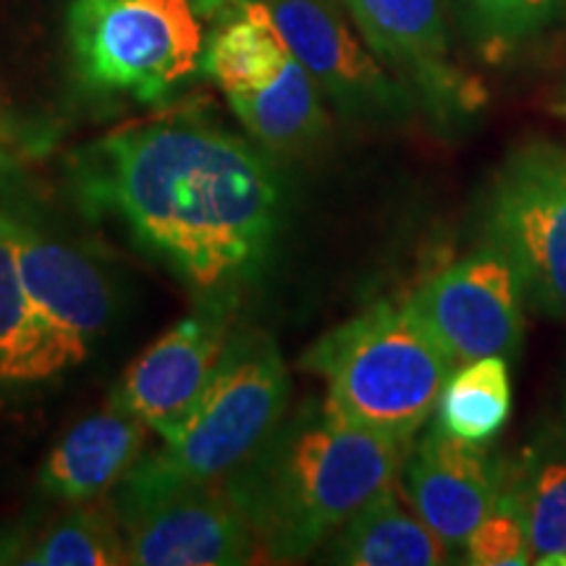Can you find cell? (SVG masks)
Instances as JSON below:
<instances>
[{"label":"cell","instance_id":"cell-1","mask_svg":"<svg viewBox=\"0 0 566 566\" xmlns=\"http://www.w3.org/2000/svg\"><path fill=\"white\" fill-rule=\"evenodd\" d=\"M76 197L189 286L221 292L265 265L281 221L273 166L233 134L189 122L113 132L74 155Z\"/></svg>","mask_w":566,"mask_h":566},{"label":"cell","instance_id":"cell-2","mask_svg":"<svg viewBox=\"0 0 566 566\" xmlns=\"http://www.w3.org/2000/svg\"><path fill=\"white\" fill-rule=\"evenodd\" d=\"M415 438L359 428L307 399L221 488L273 562H302L401 478Z\"/></svg>","mask_w":566,"mask_h":566},{"label":"cell","instance_id":"cell-3","mask_svg":"<svg viewBox=\"0 0 566 566\" xmlns=\"http://www.w3.org/2000/svg\"><path fill=\"white\" fill-rule=\"evenodd\" d=\"M289 370L279 344L258 328L231 334L221 365L163 449L142 457L116 485L113 512L189 485H218L239 470L286 417Z\"/></svg>","mask_w":566,"mask_h":566},{"label":"cell","instance_id":"cell-4","mask_svg":"<svg viewBox=\"0 0 566 566\" xmlns=\"http://www.w3.org/2000/svg\"><path fill=\"white\" fill-rule=\"evenodd\" d=\"M328 388V407L378 433L415 438L454 363L409 302H375L302 354Z\"/></svg>","mask_w":566,"mask_h":566},{"label":"cell","instance_id":"cell-5","mask_svg":"<svg viewBox=\"0 0 566 566\" xmlns=\"http://www.w3.org/2000/svg\"><path fill=\"white\" fill-rule=\"evenodd\" d=\"M66 34L84 87L137 103L163 101L205 53L192 0H71Z\"/></svg>","mask_w":566,"mask_h":566},{"label":"cell","instance_id":"cell-6","mask_svg":"<svg viewBox=\"0 0 566 566\" xmlns=\"http://www.w3.org/2000/svg\"><path fill=\"white\" fill-rule=\"evenodd\" d=\"M488 242L506 254L535 310L566 317V150L554 142L516 147L495 174Z\"/></svg>","mask_w":566,"mask_h":566},{"label":"cell","instance_id":"cell-7","mask_svg":"<svg viewBox=\"0 0 566 566\" xmlns=\"http://www.w3.org/2000/svg\"><path fill=\"white\" fill-rule=\"evenodd\" d=\"M263 3L294 59L346 118L399 124L415 111V92L388 74L363 34L352 30L338 0Z\"/></svg>","mask_w":566,"mask_h":566},{"label":"cell","instance_id":"cell-8","mask_svg":"<svg viewBox=\"0 0 566 566\" xmlns=\"http://www.w3.org/2000/svg\"><path fill=\"white\" fill-rule=\"evenodd\" d=\"M522 296L514 265L488 242L424 281L409 304L457 367L495 354L512 359L520 352L525 334Z\"/></svg>","mask_w":566,"mask_h":566},{"label":"cell","instance_id":"cell-9","mask_svg":"<svg viewBox=\"0 0 566 566\" xmlns=\"http://www.w3.org/2000/svg\"><path fill=\"white\" fill-rule=\"evenodd\" d=\"M233 294L212 292L192 315L168 328L124 373L111 399L166 438L192 412L231 338Z\"/></svg>","mask_w":566,"mask_h":566},{"label":"cell","instance_id":"cell-10","mask_svg":"<svg viewBox=\"0 0 566 566\" xmlns=\"http://www.w3.org/2000/svg\"><path fill=\"white\" fill-rule=\"evenodd\" d=\"M126 564L242 566L260 554L250 525L218 485L163 493L124 516Z\"/></svg>","mask_w":566,"mask_h":566},{"label":"cell","instance_id":"cell-11","mask_svg":"<svg viewBox=\"0 0 566 566\" xmlns=\"http://www.w3.org/2000/svg\"><path fill=\"white\" fill-rule=\"evenodd\" d=\"M370 51L412 84L433 116L451 122L478 108L480 90L449 59L441 0H338Z\"/></svg>","mask_w":566,"mask_h":566},{"label":"cell","instance_id":"cell-12","mask_svg":"<svg viewBox=\"0 0 566 566\" xmlns=\"http://www.w3.org/2000/svg\"><path fill=\"white\" fill-rule=\"evenodd\" d=\"M506 464L483 443L446 433L441 424L430 428L412 443L401 488L417 516L449 548L467 543L504 491Z\"/></svg>","mask_w":566,"mask_h":566},{"label":"cell","instance_id":"cell-13","mask_svg":"<svg viewBox=\"0 0 566 566\" xmlns=\"http://www.w3.org/2000/svg\"><path fill=\"white\" fill-rule=\"evenodd\" d=\"M11 244L34 313L69 354L71 365H82L92 344L108 328L113 313L108 281L84 254L19 226L11 231Z\"/></svg>","mask_w":566,"mask_h":566},{"label":"cell","instance_id":"cell-14","mask_svg":"<svg viewBox=\"0 0 566 566\" xmlns=\"http://www.w3.org/2000/svg\"><path fill=\"white\" fill-rule=\"evenodd\" d=\"M147 433V422L111 399L103 412L76 422L55 443L40 470L42 491L69 504H87L116 491L145 457Z\"/></svg>","mask_w":566,"mask_h":566},{"label":"cell","instance_id":"cell-15","mask_svg":"<svg viewBox=\"0 0 566 566\" xmlns=\"http://www.w3.org/2000/svg\"><path fill=\"white\" fill-rule=\"evenodd\" d=\"M325 554L349 566H436L449 562L451 548L391 485L331 535Z\"/></svg>","mask_w":566,"mask_h":566},{"label":"cell","instance_id":"cell-16","mask_svg":"<svg viewBox=\"0 0 566 566\" xmlns=\"http://www.w3.org/2000/svg\"><path fill=\"white\" fill-rule=\"evenodd\" d=\"M210 6H221L223 19L205 42V74L229 97L273 82L292 51L263 0H212Z\"/></svg>","mask_w":566,"mask_h":566},{"label":"cell","instance_id":"cell-17","mask_svg":"<svg viewBox=\"0 0 566 566\" xmlns=\"http://www.w3.org/2000/svg\"><path fill=\"white\" fill-rule=\"evenodd\" d=\"M504 491L525 520L533 564H566V430L548 428L506 464Z\"/></svg>","mask_w":566,"mask_h":566},{"label":"cell","instance_id":"cell-18","mask_svg":"<svg viewBox=\"0 0 566 566\" xmlns=\"http://www.w3.org/2000/svg\"><path fill=\"white\" fill-rule=\"evenodd\" d=\"M229 103L244 129L271 150H307L328 132L321 87L294 55L273 82L244 95H231Z\"/></svg>","mask_w":566,"mask_h":566},{"label":"cell","instance_id":"cell-19","mask_svg":"<svg viewBox=\"0 0 566 566\" xmlns=\"http://www.w3.org/2000/svg\"><path fill=\"white\" fill-rule=\"evenodd\" d=\"M69 367H74L69 354L34 313L30 296L21 286L11 233H3L0 237V378L45 380Z\"/></svg>","mask_w":566,"mask_h":566},{"label":"cell","instance_id":"cell-20","mask_svg":"<svg viewBox=\"0 0 566 566\" xmlns=\"http://www.w3.org/2000/svg\"><path fill=\"white\" fill-rule=\"evenodd\" d=\"M512 412V378L506 357H480L457 365L438 399V424L446 433L485 443Z\"/></svg>","mask_w":566,"mask_h":566},{"label":"cell","instance_id":"cell-21","mask_svg":"<svg viewBox=\"0 0 566 566\" xmlns=\"http://www.w3.org/2000/svg\"><path fill=\"white\" fill-rule=\"evenodd\" d=\"M74 504L38 535L30 548L17 556L19 564L34 566H116L126 564V543L116 522L101 509Z\"/></svg>","mask_w":566,"mask_h":566},{"label":"cell","instance_id":"cell-22","mask_svg":"<svg viewBox=\"0 0 566 566\" xmlns=\"http://www.w3.org/2000/svg\"><path fill=\"white\" fill-rule=\"evenodd\" d=\"M464 564L472 566H522L533 564V548L525 520L506 491L464 543Z\"/></svg>","mask_w":566,"mask_h":566},{"label":"cell","instance_id":"cell-23","mask_svg":"<svg viewBox=\"0 0 566 566\" xmlns=\"http://www.w3.org/2000/svg\"><path fill=\"white\" fill-rule=\"evenodd\" d=\"M480 27L499 42L525 40L556 19L564 0H467Z\"/></svg>","mask_w":566,"mask_h":566},{"label":"cell","instance_id":"cell-24","mask_svg":"<svg viewBox=\"0 0 566 566\" xmlns=\"http://www.w3.org/2000/svg\"><path fill=\"white\" fill-rule=\"evenodd\" d=\"M554 111L558 113V116L566 118V87L562 90V95H558V101L554 103Z\"/></svg>","mask_w":566,"mask_h":566},{"label":"cell","instance_id":"cell-25","mask_svg":"<svg viewBox=\"0 0 566 566\" xmlns=\"http://www.w3.org/2000/svg\"><path fill=\"white\" fill-rule=\"evenodd\" d=\"M13 226H17V223H11L9 218L0 216V237H3V233H11V231H13Z\"/></svg>","mask_w":566,"mask_h":566},{"label":"cell","instance_id":"cell-26","mask_svg":"<svg viewBox=\"0 0 566 566\" xmlns=\"http://www.w3.org/2000/svg\"><path fill=\"white\" fill-rule=\"evenodd\" d=\"M564 430H566V405H564Z\"/></svg>","mask_w":566,"mask_h":566}]
</instances>
